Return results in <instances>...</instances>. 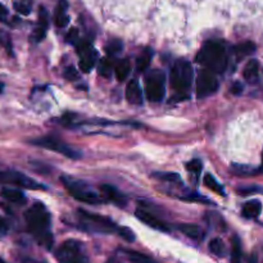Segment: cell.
I'll list each match as a JSON object with an SVG mask.
<instances>
[{
    "mask_svg": "<svg viewBox=\"0 0 263 263\" xmlns=\"http://www.w3.org/2000/svg\"><path fill=\"white\" fill-rule=\"evenodd\" d=\"M259 73V63L257 59H251V61L247 63V66L244 67L243 76L244 79L248 82H254L258 79Z\"/></svg>",
    "mask_w": 263,
    "mask_h": 263,
    "instance_id": "cell-17",
    "label": "cell"
},
{
    "mask_svg": "<svg viewBox=\"0 0 263 263\" xmlns=\"http://www.w3.org/2000/svg\"><path fill=\"white\" fill-rule=\"evenodd\" d=\"M123 253L126 254V257H127V258L133 263H156L153 259L146 257L145 254L139 253V252L128 251V249H126V251H123Z\"/></svg>",
    "mask_w": 263,
    "mask_h": 263,
    "instance_id": "cell-26",
    "label": "cell"
},
{
    "mask_svg": "<svg viewBox=\"0 0 263 263\" xmlns=\"http://www.w3.org/2000/svg\"><path fill=\"white\" fill-rule=\"evenodd\" d=\"M0 45L7 50L9 55H13V45H12V39H10L9 33L5 31H0Z\"/></svg>",
    "mask_w": 263,
    "mask_h": 263,
    "instance_id": "cell-30",
    "label": "cell"
},
{
    "mask_svg": "<svg viewBox=\"0 0 263 263\" xmlns=\"http://www.w3.org/2000/svg\"><path fill=\"white\" fill-rule=\"evenodd\" d=\"M210 251L216 257H223L226 254L225 244L220 238H215L210 241Z\"/></svg>",
    "mask_w": 263,
    "mask_h": 263,
    "instance_id": "cell-24",
    "label": "cell"
},
{
    "mask_svg": "<svg viewBox=\"0 0 263 263\" xmlns=\"http://www.w3.org/2000/svg\"><path fill=\"white\" fill-rule=\"evenodd\" d=\"M231 246V263H241V243L238 236L233 238Z\"/></svg>",
    "mask_w": 263,
    "mask_h": 263,
    "instance_id": "cell-25",
    "label": "cell"
},
{
    "mask_svg": "<svg viewBox=\"0 0 263 263\" xmlns=\"http://www.w3.org/2000/svg\"><path fill=\"white\" fill-rule=\"evenodd\" d=\"M0 181L7 182V184L17 185V186L28 190L45 189V186L40 185L33 179H31V177L26 176V175L21 174L18 171H13V170H0Z\"/></svg>",
    "mask_w": 263,
    "mask_h": 263,
    "instance_id": "cell-9",
    "label": "cell"
},
{
    "mask_svg": "<svg viewBox=\"0 0 263 263\" xmlns=\"http://www.w3.org/2000/svg\"><path fill=\"white\" fill-rule=\"evenodd\" d=\"M27 228L40 246L50 249L53 244V235L50 231V213L41 202H35L25 212Z\"/></svg>",
    "mask_w": 263,
    "mask_h": 263,
    "instance_id": "cell-1",
    "label": "cell"
},
{
    "mask_svg": "<svg viewBox=\"0 0 263 263\" xmlns=\"http://www.w3.org/2000/svg\"><path fill=\"white\" fill-rule=\"evenodd\" d=\"M126 99L130 104L140 105L143 103V94L138 80H131L126 86Z\"/></svg>",
    "mask_w": 263,
    "mask_h": 263,
    "instance_id": "cell-14",
    "label": "cell"
},
{
    "mask_svg": "<svg viewBox=\"0 0 263 263\" xmlns=\"http://www.w3.org/2000/svg\"><path fill=\"white\" fill-rule=\"evenodd\" d=\"M55 258L59 263H90L82 243L73 239L61 244L55 252Z\"/></svg>",
    "mask_w": 263,
    "mask_h": 263,
    "instance_id": "cell-5",
    "label": "cell"
},
{
    "mask_svg": "<svg viewBox=\"0 0 263 263\" xmlns=\"http://www.w3.org/2000/svg\"><path fill=\"white\" fill-rule=\"evenodd\" d=\"M122 50H123V43L121 40H117V39L109 41V43L105 45V51H107L108 55L112 57V58L115 55H117V54H120Z\"/></svg>",
    "mask_w": 263,
    "mask_h": 263,
    "instance_id": "cell-28",
    "label": "cell"
},
{
    "mask_svg": "<svg viewBox=\"0 0 263 263\" xmlns=\"http://www.w3.org/2000/svg\"><path fill=\"white\" fill-rule=\"evenodd\" d=\"M262 167H263V151H262Z\"/></svg>",
    "mask_w": 263,
    "mask_h": 263,
    "instance_id": "cell-45",
    "label": "cell"
},
{
    "mask_svg": "<svg viewBox=\"0 0 263 263\" xmlns=\"http://www.w3.org/2000/svg\"><path fill=\"white\" fill-rule=\"evenodd\" d=\"M177 229H179L185 236H187V238L195 239V240L200 238L199 226L194 225V223H181V225L177 226Z\"/></svg>",
    "mask_w": 263,
    "mask_h": 263,
    "instance_id": "cell-23",
    "label": "cell"
},
{
    "mask_svg": "<svg viewBox=\"0 0 263 263\" xmlns=\"http://www.w3.org/2000/svg\"><path fill=\"white\" fill-rule=\"evenodd\" d=\"M154 177L159 180H164V181L168 182H179L180 176L177 174H174V172H157V174L153 175Z\"/></svg>",
    "mask_w": 263,
    "mask_h": 263,
    "instance_id": "cell-31",
    "label": "cell"
},
{
    "mask_svg": "<svg viewBox=\"0 0 263 263\" xmlns=\"http://www.w3.org/2000/svg\"><path fill=\"white\" fill-rule=\"evenodd\" d=\"M3 89H4V84H3V82H0V94L3 92Z\"/></svg>",
    "mask_w": 263,
    "mask_h": 263,
    "instance_id": "cell-43",
    "label": "cell"
},
{
    "mask_svg": "<svg viewBox=\"0 0 263 263\" xmlns=\"http://www.w3.org/2000/svg\"><path fill=\"white\" fill-rule=\"evenodd\" d=\"M62 184L66 187L67 192L69 193V195L73 197L76 200H79V202L86 203V204H102V203L105 202V199L100 198L85 182L79 181V180L63 176L62 177Z\"/></svg>",
    "mask_w": 263,
    "mask_h": 263,
    "instance_id": "cell-3",
    "label": "cell"
},
{
    "mask_svg": "<svg viewBox=\"0 0 263 263\" xmlns=\"http://www.w3.org/2000/svg\"><path fill=\"white\" fill-rule=\"evenodd\" d=\"M204 184H205V186H208L211 190H213L215 193H217V194L225 195V189H223V186L222 185L218 184V181L212 176V175H210V174L205 175Z\"/></svg>",
    "mask_w": 263,
    "mask_h": 263,
    "instance_id": "cell-27",
    "label": "cell"
},
{
    "mask_svg": "<svg viewBox=\"0 0 263 263\" xmlns=\"http://www.w3.org/2000/svg\"><path fill=\"white\" fill-rule=\"evenodd\" d=\"M100 192L104 194V197L107 198L108 200L116 204L117 207L125 208L127 205V198L122 194L118 189H116L112 185H102L100 186Z\"/></svg>",
    "mask_w": 263,
    "mask_h": 263,
    "instance_id": "cell-13",
    "label": "cell"
},
{
    "mask_svg": "<svg viewBox=\"0 0 263 263\" xmlns=\"http://www.w3.org/2000/svg\"><path fill=\"white\" fill-rule=\"evenodd\" d=\"M9 231V226H8V222L4 220V218L0 216V238L5 236Z\"/></svg>",
    "mask_w": 263,
    "mask_h": 263,
    "instance_id": "cell-39",
    "label": "cell"
},
{
    "mask_svg": "<svg viewBox=\"0 0 263 263\" xmlns=\"http://www.w3.org/2000/svg\"><path fill=\"white\" fill-rule=\"evenodd\" d=\"M254 51H256V45H254L253 43H251V41L241 43L234 48V53H235L238 61H241L244 57L251 55V54H253Z\"/></svg>",
    "mask_w": 263,
    "mask_h": 263,
    "instance_id": "cell-20",
    "label": "cell"
},
{
    "mask_svg": "<svg viewBox=\"0 0 263 263\" xmlns=\"http://www.w3.org/2000/svg\"><path fill=\"white\" fill-rule=\"evenodd\" d=\"M230 91L233 92L234 95L241 94V92H243V85H241L240 82H235V84H234L233 86H231Z\"/></svg>",
    "mask_w": 263,
    "mask_h": 263,
    "instance_id": "cell-41",
    "label": "cell"
},
{
    "mask_svg": "<svg viewBox=\"0 0 263 263\" xmlns=\"http://www.w3.org/2000/svg\"><path fill=\"white\" fill-rule=\"evenodd\" d=\"M145 94L153 103L161 102L166 94L164 73L161 69H151L145 76Z\"/></svg>",
    "mask_w": 263,
    "mask_h": 263,
    "instance_id": "cell-7",
    "label": "cell"
},
{
    "mask_svg": "<svg viewBox=\"0 0 263 263\" xmlns=\"http://www.w3.org/2000/svg\"><path fill=\"white\" fill-rule=\"evenodd\" d=\"M64 77L69 81H73V80L77 79V71L73 68V67H68V68L64 71Z\"/></svg>",
    "mask_w": 263,
    "mask_h": 263,
    "instance_id": "cell-38",
    "label": "cell"
},
{
    "mask_svg": "<svg viewBox=\"0 0 263 263\" xmlns=\"http://www.w3.org/2000/svg\"><path fill=\"white\" fill-rule=\"evenodd\" d=\"M8 14V9L3 4H0V17H5Z\"/></svg>",
    "mask_w": 263,
    "mask_h": 263,
    "instance_id": "cell-42",
    "label": "cell"
},
{
    "mask_svg": "<svg viewBox=\"0 0 263 263\" xmlns=\"http://www.w3.org/2000/svg\"><path fill=\"white\" fill-rule=\"evenodd\" d=\"M193 82V66L185 59H179L171 69V86L177 92H186Z\"/></svg>",
    "mask_w": 263,
    "mask_h": 263,
    "instance_id": "cell-6",
    "label": "cell"
},
{
    "mask_svg": "<svg viewBox=\"0 0 263 263\" xmlns=\"http://www.w3.org/2000/svg\"><path fill=\"white\" fill-rule=\"evenodd\" d=\"M182 200H187V202H198V203H204V204H211V200L204 197H200L198 194H190L189 197H182Z\"/></svg>",
    "mask_w": 263,
    "mask_h": 263,
    "instance_id": "cell-34",
    "label": "cell"
},
{
    "mask_svg": "<svg viewBox=\"0 0 263 263\" xmlns=\"http://www.w3.org/2000/svg\"><path fill=\"white\" fill-rule=\"evenodd\" d=\"M40 26L44 28L48 27V13L44 8L40 9Z\"/></svg>",
    "mask_w": 263,
    "mask_h": 263,
    "instance_id": "cell-40",
    "label": "cell"
},
{
    "mask_svg": "<svg viewBox=\"0 0 263 263\" xmlns=\"http://www.w3.org/2000/svg\"><path fill=\"white\" fill-rule=\"evenodd\" d=\"M135 216L141 221V222H144L145 225L151 226L152 229L163 231V233H168L170 231L168 226H167L163 221L159 220V218L157 217L154 213H152L151 211L144 210V208H138V210L135 211Z\"/></svg>",
    "mask_w": 263,
    "mask_h": 263,
    "instance_id": "cell-12",
    "label": "cell"
},
{
    "mask_svg": "<svg viewBox=\"0 0 263 263\" xmlns=\"http://www.w3.org/2000/svg\"><path fill=\"white\" fill-rule=\"evenodd\" d=\"M231 170H233V174L241 175V176H248L257 172V168L252 166H244V164H233Z\"/></svg>",
    "mask_w": 263,
    "mask_h": 263,
    "instance_id": "cell-29",
    "label": "cell"
},
{
    "mask_svg": "<svg viewBox=\"0 0 263 263\" xmlns=\"http://www.w3.org/2000/svg\"><path fill=\"white\" fill-rule=\"evenodd\" d=\"M113 71V61L112 57H104L100 59L99 64H98V73L104 79H110Z\"/></svg>",
    "mask_w": 263,
    "mask_h": 263,
    "instance_id": "cell-21",
    "label": "cell"
},
{
    "mask_svg": "<svg viewBox=\"0 0 263 263\" xmlns=\"http://www.w3.org/2000/svg\"><path fill=\"white\" fill-rule=\"evenodd\" d=\"M45 33H46V28H44V27H41V26H39V27L36 28L35 31H33L32 40L35 41V43H39V41H41L44 37H45Z\"/></svg>",
    "mask_w": 263,
    "mask_h": 263,
    "instance_id": "cell-35",
    "label": "cell"
},
{
    "mask_svg": "<svg viewBox=\"0 0 263 263\" xmlns=\"http://www.w3.org/2000/svg\"><path fill=\"white\" fill-rule=\"evenodd\" d=\"M32 145L41 146L44 149H49V151L57 152V153L62 154V156L67 157V158L71 159H79L81 158V153L76 149H73L72 146L67 145L64 141H62L61 139L54 138V136H44V138H37L33 139L30 141Z\"/></svg>",
    "mask_w": 263,
    "mask_h": 263,
    "instance_id": "cell-8",
    "label": "cell"
},
{
    "mask_svg": "<svg viewBox=\"0 0 263 263\" xmlns=\"http://www.w3.org/2000/svg\"><path fill=\"white\" fill-rule=\"evenodd\" d=\"M152 57H153V51L151 49H145L140 55L136 59V71L138 72H144L149 67L152 61Z\"/></svg>",
    "mask_w": 263,
    "mask_h": 263,
    "instance_id": "cell-22",
    "label": "cell"
},
{
    "mask_svg": "<svg viewBox=\"0 0 263 263\" xmlns=\"http://www.w3.org/2000/svg\"><path fill=\"white\" fill-rule=\"evenodd\" d=\"M262 212V203L259 200L253 199L247 202L246 204L243 205V210H241V213L246 218H257Z\"/></svg>",
    "mask_w": 263,
    "mask_h": 263,
    "instance_id": "cell-16",
    "label": "cell"
},
{
    "mask_svg": "<svg viewBox=\"0 0 263 263\" xmlns=\"http://www.w3.org/2000/svg\"><path fill=\"white\" fill-rule=\"evenodd\" d=\"M0 263H5V262H4V261H3V259H2V258H0Z\"/></svg>",
    "mask_w": 263,
    "mask_h": 263,
    "instance_id": "cell-46",
    "label": "cell"
},
{
    "mask_svg": "<svg viewBox=\"0 0 263 263\" xmlns=\"http://www.w3.org/2000/svg\"><path fill=\"white\" fill-rule=\"evenodd\" d=\"M77 54L80 55V69L84 73H89L92 67L95 66V62H97V50L90 43H80L77 45Z\"/></svg>",
    "mask_w": 263,
    "mask_h": 263,
    "instance_id": "cell-11",
    "label": "cell"
},
{
    "mask_svg": "<svg viewBox=\"0 0 263 263\" xmlns=\"http://www.w3.org/2000/svg\"><path fill=\"white\" fill-rule=\"evenodd\" d=\"M107 263H118V262L116 261V259H109V261H108Z\"/></svg>",
    "mask_w": 263,
    "mask_h": 263,
    "instance_id": "cell-44",
    "label": "cell"
},
{
    "mask_svg": "<svg viewBox=\"0 0 263 263\" xmlns=\"http://www.w3.org/2000/svg\"><path fill=\"white\" fill-rule=\"evenodd\" d=\"M118 234H120L121 238L125 239L128 243H133V241L135 240V234H134L128 228H120L118 229Z\"/></svg>",
    "mask_w": 263,
    "mask_h": 263,
    "instance_id": "cell-33",
    "label": "cell"
},
{
    "mask_svg": "<svg viewBox=\"0 0 263 263\" xmlns=\"http://www.w3.org/2000/svg\"><path fill=\"white\" fill-rule=\"evenodd\" d=\"M218 89V80L215 72L210 69H202L197 77V97L207 98L215 94Z\"/></svg>",
    "mask_w": 263,
    "mask_h": 263,
    "instance_id": "cell-10",
    "label": "cell"
},
{
    "mask_svg": "<svg viewBox=\"0 0 263 263\" xmlns=\"http://www.w3.org/2000/svg\"><path fill=\"white\" fill-rule=\"evenodd\" d=\"M130 72H131V63L128 59H126V58L121 59V61L116 64L115 73H116V77H117V80L120 82L125 81V80L128 77V74H130Z\"/></svg>",
    "mask_w": 263,
    "mask_h": 263,
    "instance_id": "cell-19",
    "label": "cell"
},
{
    "mask_svg": "<svg viewBox=\"0 0 263 263\" xmlns=\"http://www.w3.org/2000/svg\"><path fill=\"white\" fill-rule=\"evenodd\" d=\"M197 62L205 69L221 73L228 67V54L226 49L220 41H205L197 54Z\"/></svg>",
    "mask_w": 263,
    "mask_h": 263,
    "instance_id": "cell-2",
    "label": "cell"
},
{
    "mask_svg": "<svg viewBox=\"0 0 263 263\" xmlns=\"http://www.w3.org/2000/svg\"><path fill=\"white\" fill-rule=\"evenodd\" d=\"M0 195L10 203H23L26 200L25 194L21 190L13 189V187H3Z\"/></svg>",
    "mask_w": 263,
    "mask_h": 263,
    "instance_id": "cell-18",
    "label": "cell"
},
{
    "mask_svg": "<svg viewBox=\"0 0 263 263\" xmlns=\"http://www.w3.org/2000/svg\"><path fill=\"white\" fill-rule=\"evenodd\" d=\"M186 168L189 172L199 176V175L202 174V170H203L202 161H200V159H193V161H190L189 163L186 164Z\"/></svg>",
    "mask_w": 263,
    "mask_h": 263,
    "instance_id": "cell-32",
    "label": "cell"
},
{
    "mask_svg": "<svg viewBox=\"0 0 263 263\" xmlns=\"http://www.w3.org/2000/svg\"><path fill=\"white\" fill-rule=\"evenodd\" d=\"M14 8L18 13H21L23 15L30 14L31 12V8L27 4H23V3H14Z\"/></svg>",
    "mask_w": 263,
    "mask_h": 263,
    "instance_id": "cell-36",
    "label": "cell"
},
{
    "mask_svg": "<svg viewBox=\"0 0 263 263\" xmlns=\"http://www.w3.org/2000/svg\"><path fill=\"white\" fill-rule=\"evenodd\" d=\"M79 218L81 221V226L87 231L100 234H110L117 230V226L110 218L104 216L95 215V213L86 212L84 210H79Z\"/></svg>",
    "mask_w": 263,
    "mask_h": 263,
    "instance_id": "cell-4",
    "label": "cell"
},
{
    "mask_svg": "<svg viewBox=\"0 0 263 263\" xmlns=\"http://www.w3.org/2000/svg\"><path fill=\"white\" fill-rule=\"evenodd\" d=\"M77 39H79V31L76 28H71L69 32L66 35V41L69 44H74L77 41Z\"/></svg>",
    "mask_w": 263,
    "mask_h": 263,
    "instance_id": "cell-37",
    "label": "cell"
},
{
    "mask_svg": "<svg viewBox=\"0 0 263 263\" xmlns=\"http://www.w3.org/2000/svg\"><path fill=\"white\" fill-rule=\"evenodd\" d=\"M67 9H68V2L67 0H59L55 8V14H54V20H55V25L58 27L63 28L68 26L69 17L67 14Z\"/></svg>",
    "mask_w": 263,
    "mask_h": 263,
    "instance_id": "cell-15",
    "label": "cell"
}]
</instances>
